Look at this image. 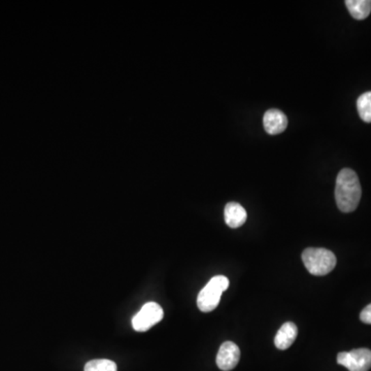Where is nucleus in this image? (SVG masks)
I'll list each match as a JSON object with an SVG mask.
<instances>
[{"instance_id": "obj_1", "label": "nucleus", "mask_w": 371, "mask_h": 371, "mask_svg": "<svg viewBox=\"0 0 371 371\" xmlns=\"http://www.w3.org/2000/svg\"><path fill=\"white\" fill-rule=\"evenodd\" d=\"M362 189L359 177L353 169L344 168L336 177V200L342 212H352L357 209L361 199Z\"/></svg>"}, {"instance_id": "obj_2", "label": "nucleus", "mask_w": 371, "mask_h": 371, "mask_svg": "<svg viewBox=\"0 0 371 371\" xmlns=\"http://www.w3.org/2000/svg\"><path fill=\"white\" fill-rule=\"evenodd\" d=\"M302 261L313 276L330 274L336 265V257L331 251L323 248H308L302 253Z\"/></svg>"}, {"instance_id": "obj_3", "label": "nucleus", "mask_w": 371, "mask_h": 371, "mask_svg": "<svg viewBox=\"0 0 371 371\" xmlns=\"http://www.w3.org/2000/svg\"><path fill=\"white\" fill-rule=\"evenodd\" d=\"M229 288V280L224 276H216L199 292L197 306L203 313L216 310L220 303L222 294Z\"/></svg>"}, {"instance_id": "obj_4", "label": "nucleus", "mask_w": 371, "mask_h": 371, "mask_svg": "<svg viewBox=\"0 0 371 371\" xmlns=\"http://www.w3.org/2000/svg\"><path fill=\"white\" fill-rule=\"evenodd\" d=\"M164 316L162 308L156 302H148L141 310L133 317L132 327L135 331L145 332L154 325L159 323Z\"/></svg>"}, {"instance_id": "obj_5", "label": "nucleus", "mask_w": 371, "mask_h": 371, "mask_svg": "<svg viewBox=\"0 0 371 371\" xmlns=\"http://www.w3.org/2000/svg\"><path fill=\"white\" fill-rule=\"evenodd\" d=\"M338 363L349 371H368L371 368V351L356 349L351 352H342L338 355Z\"/></svg>"}, {"instance_id": "obj_6", "label": "nucleus", "mask_w": 371, "mask_h": 371, "mask_svg": "<svg viewBox=\"0 0 371 371\" xmlns=\"http://www.w3.org/2000/svg\"><path fill=\"white\" fill-rule=\"evenodd\" d=\"M240 359V349L235 342H225L219 349L216 365L223 371L235 370Z\"/></svg>"}, {"instance_id": "obj_7", "label": "nucleus", "mask_w": 371, "mask_h": 371, "mask_svg": "<svg viewBox=\"0 0 371 371\" xmlns=\"http://www.w3.org/2000/svg\"><path fill=\"white\" fill-rule=\"evenodd\" d=\"M263 125L268 134H280L286 130L288 126V119H287V116L278 109H268L263 117Z\"/></svg>"}, {"instance_id": "obj_8", "label": "nucleus", "mask_w": 371, "mask_h": 371, "mask_svg": "<svg viewBox=\"0 0 371 371\" xmlns=\"http://www.w3.org/2000/svg\"><path fill=\"white\" fill-rule=\"evenodd\" d=\"M225 222L230 228H239L246 223L248 214L242 205L237 203H227L224 211Z\"/></svg>"}, {"instance_id": "obj_9", "label": "nucleus", "mask_w": 371, "mask_h": 371, "mask_svg": "<svg viewBox=\"0 0 371 371\" xmlns=\"http://www.w3.org/2000/svg\"><path fill=\"white\" fill-rule=\"evenodd\" d=\"M297 326L292 322H287L278 329L276 338H274V345L278 349H289L297 338Z\"/></svg>"}, {"instance_id": "obj_10", "label": "nucleus", "mask_w": 371, "mask_h": 371, "mask_svg": "<svg viewBox=\"0 0 371 371\" xmlns=\"http://www.w3.org/2000/svg\"><path fill=\"white\" fill-rule=\"evenodd\" d=\"M345 6L356 20H364L371 13V0H347Z\"/></svg>"}, {"instance_id": "obj_11", "label": "nucleus", "mask_w": 371, "mask_h": 371, "mask_svg": "<svg viewBox=\"0 0 371 371\" xmlns=\"http://www.w3.org/2000/svg\"><path fill=\"white\" fill-rule=\"evenodd\" d=\"M357 109L360 118L366 123H371V91L360 95L357 100Z\"/></svg>"}, {"instance_id": "obj_12", "label": "nucleus", "mask_w": 371, "mask_h": 371, "mask_svg": "<svg viewBox=\"0 0 371 371\" xmlns=\"http://www.w3.org/2000/svg\"><path fill=\"white\" fill-rule=\"evenodd\" d=\"M84 371H118L117 364L111 360L96 359L88 362Z\"/></svg>"}, {"instance_id": "obj_13", "label": "nucleus", "mask_w": 371, "mask_h": 371, "mask_svg": "<svg viewBox=\"0 0 371 371\" xmlns=\"http://www.w3.org/2000/svg\"><path fill=\"white\" fill-rule=\"evenodd\" d=\"M360 319L363 323L370 324L371 325V304L362 310L361 314H360Z\"/></svg>"}]
</instances>
